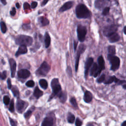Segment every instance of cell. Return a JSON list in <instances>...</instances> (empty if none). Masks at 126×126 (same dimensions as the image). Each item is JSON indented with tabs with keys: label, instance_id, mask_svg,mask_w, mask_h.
I'll use <instances>...</instances> for the list:
<instances>
[{
	"label": "cell",
	"instance_id": "1",
	"mask_svg": "<svg viewBox=\"0 0 126 126\" xmlns=\"http://www.w3.org/2000/svg\"><path fill=\"white\" fill-rule=\"evenodd\" d=\"M76 17L79 19H87L91 17V12L84 4L80 3L75 9Z\"/></svg>",
	"mask_w": 126,
	"mask_h": 126
},
{
	"label": "cell",
	"instance_id": "2",
	"mask_svg": "<svg viewBox=\"0 0 126 126\" xmlns=\"http://www.w3.org/2000/svg\"><path fill=\"white\" fill-rule=\"evenodd\" d=\"M15 42L19 45L31 46L33 42V38L26 35H18L16 37Z\"/></svg>",
	"mask_w": 126,
	"mask_h": 126
},
{
	"label": "cell",
	"instance_id": "3",
	"mask_svg": "<svg viewBox=\"0 0 126 126\" xmlns=\"http://www.w3.org/2000/svg\"><path fill=\"white\" fill-rule=\"evenodd\" d=\"M108 59L109 60L110 63L111 64V69L113 71L117 70L120 66V59L115 55H111L109 54L108 55Z\"/></svg>",
	"mask_w": 126,
	"mask_h": 126
},
{
	"label": "cell",
	"instance_id": "4",
	"mask_svg": "<svg viewBox=\"0 0 126 126\" xmlns=\"http://www.w3.org/2000/svg\"><path fill=\"white\" fill-rule=\"evenodd\" d=\"M77 33L78 40L80 42H83L85 40L87 34V29L86 27L81 25H78L77 28Z\"/></svg>",
	"mask_w": 126,
	"mask_h": 126
},
{
	"label": "cell",
	"instance_id": "5",
	"mask_svg": "<svg viewBox=\"0 0 126 126\" xmlns=\"http://www.w3.org/2000/svg\"><path fill=\"white\" fill-rule=\"evenodd\" d=\"M50 65L46 62H44L36 70V74L40 76H45L48 73L50 70Z\"/></svg>",
	"mask_w": 126,
	"mask_h": 126
},
{
	"label": "cell",
	"instance_id": "6",
	"mask_svg": "<svg viewBox=\"0 0 126 126\" xmlns=\"http://www.w3.org/2000/svg\"><path fill=\"white\" fill-rule=\"evenodd\" d=\"M51 87L53 90V94L51 96V98L53 97L55 95L59 94L61 91V87L59 83L58 79L55 78L51 82Z\"/></svg>",
	"mask_w": 126,
	"mask_h": 126
},
{
	"label": "cell",
	"instance_id": "7",
	"mask_svg": "<svg viewBox=\"0 0 126 126\" xmlns=\"http://www.w3.org/2000/svg\"><path fill=\"white\" fill-rule=\"evenodd\" d=\"M118 26L115 24L110 25L105 27L103 30V34L105 36L108 37L111 34L116 32Z\"/></svg>",
	"mask_w": 126,
	"mask_h": 126
},
{
	"label": "cell",
	"instance_id": "8",
	"mask_svg": "<svg viewBox=\"0 0 126 126\" xmlns=\"http://www.w3.org/2000/svg\"><path fill=\"white\" fill-rule=\"evenodd\" d=\"M86 49V46L84 44H80L79 46L78 50L77 51V56L76 58V62H75V70L76 71H77L78 67V64H79V61L80 59V55L83 53Z\"/></svg>",
	"mask_w": 126,
	"mask_h": 126
},
{
	"label": "cell",
	"instance_id": "9",
	"mask_svg": "<svg viewBox=\"0 0 126 126\" xmlns=\"http://www.w3.org/2000/svg\"><path fill=\"white\" fill-rule=\"evenodd\" d=\"M101 69H100L98 65L94 63L93 64V66H92L90 70V75L94 76V77H97L101 72Z\"/></svg>",
	"mask_w": 126,
	"mask_h": 126
},
{
	"label": "cell",
	"instance_id": "10",
	"mask_svg": "<svg viewBox=\"0 0 126 126\" xmlns=\"http://www.w3.org/2000/svg\"><path fill=\"white\" fill-rule=\"evenodd\" d=\"M27 106L26 102L21 99H17L16 103V108L19 113H22Z\"/></svg>",
	"mask_w": 126,
	"mask_h": 126
},
{
	"label": "cell",
	"instance_id": "11",
	"mask_svg": "<svg viewBox=\"0 0 126 126\" xmlns=\"http://www.w3.org/2000/svg\"><path fill=\"white\" fill-rule=\"evenodd\" d=\"M94 59L92 58H88L86 63H85V76L86 77L88 75L89 70L90 68V67L92 66V64L93 63Z\"/></svg>",
	"mask_w": 126,
	"mask_h": 126
},
{
	"label": "cell",
	"instance_id": "12",
	"mask_svg": "<svg viewBox=\"0 0 126 126\" xmlns=\"http://www.w3.org/2000/svg\"><path fill=\"white\" fill-rule=\"evenodd\" d=\"M9 63L11 70V75L12 77H14L15 74L16 70V63L15 60L13 59H10L9 60Z\"/></svg>",
	"mask_w": 126,
	"mask_h": 126
},
{
	"label": "cell",
	"instance_id": "13",
	"mask_svg": "<svg viewBox=\"0 0 126 126\" xmlns=\"http://www.w3.org/2000/svg\"><path fill=\"white\" fill-rule=\"evenodd\" d=\"M30 75V72L26 69H21L18 71V76L21 78L26 79Z\"/></svg>",
	"mask_w": 126,
	"mask_h": 126
},
{
	"label": "cell",
	"instance_id": "14",
	"mask_svg": "<svg viewBox=\"0 0 126 126\" xmlns=\"http://www.w3.org/2000/svg\"><path fill=\"white\" fill-rule=\"evenodd\" d=\"M73 5V2L72 1H67L63 4V5L59 9V11L61 12H63L70 9Z\"/></svg>",
	"mask_w": 126,
	"mask_h": 126
},
{
	"label": "cell",
	"instance_id": "15",
	"mask_svg": "<svg viewBox=\"0 0 126 126\" xmlns=\"http://www.w3.org/2000/svg\"><path fill=\"white\" fill-rule=\"evenodd\" d=\"M106 0H95L94 1V6L95 8L101 9L106 5Z\"/></svg>",
	"mask_w": 126,
	"mask_h": 126
},
{
	"label": "cell",
	"instance_id": "16",
	"mask_svg": "<svg viewBox=\"0 0 126 126\" xmlns=\"http://www.w3.org/2000/svg\"><path fill=\"white\" fill-rule=\"evenodd\" d=\"M27 51H28V49L26 46L20 45L15 54V56L16 57H18L21 55L25 54L27 53Z\"/></svg>",
	"mask_w": 126,
	"mask_h": 126
},
{
	"label": "cell",
	"instance_id": "17",
	"mask_svg": "<svg viewBox=\"0 0 126 126\" xmlns=\"http://www.w3.org/2000/svg\"><path fill=\"white\" fill-rule=\"evenodd\" d=\"M109 41L111 43H114L116 42L117 41H118V40H119L120 37V35L116 32L111 34V35H110L108 37Z\"/></svg>",
	"mask_w": 126,
	"mask_h": 126
},
{
	"label": "cell",
	"instance_id": "18",
	"mask_svg": "<svg viewBox=\"0 0 126 126\" xmlns=\"http://www.w3.org/2000/svg\"><path fill=\"white\" fill-rule=\"evenodd\" d=\"M83 99H84V100L85 101V102H86L87 103L90 102L92 100V99H93L92 94L89 91H86L84 94Z\"/></svg>",
	"mask_w": 126,
	"mask_h": 126
},
{
	"label": "cell",
	"instance_id": "19",
	"mask_svg": "<svg viewBox=\"0 0 126 126\" xmlns=\"http://www.w3.org/2000/svg\"><path fill=\"white\" fill-rule=\"evenodd\" d=\"M53 119L52 117H46L43 120L42 126H53Z\"/></svg>",
	"mask_w": 126,
	"mask_h": 126
},
{
	"label": "cell",
	"instance_id": "20",
	"mask_svg": "<svg viewBox=\"0 0 126 126\" xmlns=\"http://www.w3.org/2000/svg\"><path fill=\"white\" fill-rule=\"evenodd\" d=\"M38 22L41 26H45L49 24V21L44 17H40L38 18Z\"/></svg>",
	"mask_w": 126,
	"mask_h": 126
},
{
	"label": "cell",
	"instance_id": "21",
	"mask_svg": "<svg viewBox=\"0 0 126 126\" xmlns=\"http://www.w3.org/2000/svg\"><path fill=\"white\" fill-rule=\"evenodd\" d=\"M97 62L98 63V66L101 70H103L105 68V62L103 59V57L102 56H100L97 59Z\"/></svg>",
	"mask_w": 126,
	"mask_h": 126
},
{
	"label": "cell",
	"instance_id": "22",
	"mask_svg": "<svg viewBox=\"0 0 126 126\" xmlns=\"http://www.w3.org/2000/svg\"><path fill=\"white\" fill-rule=\"evenodd\" d=\"M44 41H45V47L48 48L50 46V43H51V38H50V35L49 34V33L48 32L45 33Z\"/></svg>",
	"mask_w": 126,
	"mask_h": 126
},
{
	"label": "cell",
	"instance_id": "23",
	"mask_svg": "<svg viewBox=\"0 0 126 126\" xmlns=\"http://www.w3.org/2000/svg\"><path fill=\"white\" fill-rule=\"evenodd\" d=\"M42 94H43V92L41 90H40L38 87H36L33 92V95L36 98H38L39 97L41 96Z\"/></svg>",
	"mask_w": 126,
	"mask_h": 126
},
{
	"label": "cell",
	"instance_id": "24",
	"mask_svg": "<svg viewBox=\"0 0 126 126\" xmlns=\"http://www.w3.org/2000/svg\"><path fill=\"white\" fill-rule=\"evenodd\" d=\"M39 84L41 87L43 89H46L48 87V83L45 79H41L39 81Z\"/></svg>",
	"mask_w": 126,
	"mask_h": 126
},
{
	"label": "cell",
	"instance_id": "25",
	"mask_svg": "<svg viewBox=\"0 0 126 126\" xmlns=\"http://www.w3.org/2000/svg\"><path fill=\"white\" fill-rule=\"evenodd\" d=\"M108 51L109 55H115L116 53V49L115 46H109L108 48Z\"/></svg>",
	"mask_w": 126,
	"mask_h": 126
},
{
	"label": "cell",
	"instance_id": "26",
	"mask_svg": "<svg viewBox=\"0 0 126 126\" xmlns=\"http://www.w3.org/2000/svg\"><path fill=\"white\" fill-rule=\"evenodd\" d=\"M75 120V116L73 114L71 113H68L67 116V121L68 123L72 124L74 122Z\"/></svg>",
	"mask_w": 126,
	"mask_h": 126
},
{
	"label": "cell",
	"instance_id": "27",
	"mask_svg": "<svg viewBox=\"0 0 126 126\" xmlns=\"http://www.w3.org/2000/svg\"><path fill=\"white\" fill-rule=\"evenodd\" d=\"M0 30H1V32L3 33H5L7 31V28H6V26L4 22L1 21L0 23Z\"/></svg>",
	"mask_w": 126,
	"mask_h": 126
},
{
	"label": "cell",
	"instance_id": "28",
	"mask_svg": "<svg viewBox=\"0 0 126 126\" xmlns=\"http://www.w3.org/2000/svg\"><path fill=\"white\" fill-rule=\"evenodd\" d=\"M59 97H60L61 101H62L63 103H64L66 101V99L67 98L66 94L64 92L61 93L59 95Z\"/></svg>",
	"mask_w": 126,
	"mask_h": 126
},
{
	"label": "cell",
	"instance_id": "29",
	"mask_svg": "<svg viewBox=\"0 0 126 126\" xmlns=\"http://www.w3.org/2000/svg\"><path fill=\"white\" fill-rule=\"evenodd\" d=\"M11 91L15 96H18L19 95V92L18 89L16 87V86L12 87L11 89Z\"/></svg>",
	"mask_w": 126,
	"mask_h": 126
},
{
	"label": "cell",
	"instance_id": "30",
	"mask_svg": "<svg viewBox=\"0 0 126 126\" xmlns=\"http://www.w3.org/2000/svg\"><path fill=\"white\" fill-rule=\"evenodd\" d=\"M114 78H115V76L109 77L107 79H106V80L104 82V83L105 84H111L112 82H114Z\"/></svg>",
	"mask_w": 126,
	"mask_h": 126
},
{
	"label": "cell",
	"instance_id": "31",
	"mask_svg": "<svg viewBox=\"0 0 126 126\" xmlns=\"http://www.w3.org/2000/svg\"><path fill=\"white\" fill-rule=\"evenodd\" d=\"M9 110L11 112H13L14 111V102L13 99H12L11 102H10V106Z\"/></svg>",
	"mask_w": 126,
	"mask_h": 126
},
{
	"label": "cell",
	"instance_id": "32",
	"mask_svg": "<svg viewBox=\"0 0 126 126\" xmlns=\"http://www.w3.org/2000/svg\"><path fill=\"white\" fill-rule=\"evenodd\" d=\"M70 103H71V104L75 108L77 107V102L76 101V99L74 97H72L71 98L70 100Z\"/></svg>",
	"mask_w": 126,
	"mask_h": 126
},
{
	"label": "cell",
	"instance_id": "33",
	"mask_svg": "<svg viewBox=\"0 0 126 126\" xmlns=\"http://www.w3.org/2000/svg\"><path fill=\"white\" fill-rule=\"evenodd\" d=\"M105 74H102L97 79V82L100 83L103 82L104 80H105Z\"/></svg>",
	"mask_w": 126,
	"mask_h": 126
},
{
	"label": "cell",
	"instance_id": "34",
	"mask_svg": "<svg viewBox=\"0 0 126 126\" xmlns=\"http://www.w3.org/2000/svg\"><path fill=\"white\" fill-rule=\"evenodd\" d=\"M26 85L27 86L29 87H32L34 85V82L32 80H29L27 82V83H26Z\"/></svg>",
	"mask_w": 126,
	"mask_h": 126
},
{
	"label": "cell",
	"instance_id": "35",
	"mask_svg": "<svg viewBox=\"0 0 126 126\" xmlns=\"http://www.w3.org/2000/svg\"><path fill=\"white\" fill-rule=\"evenodd\" d=\"M3 100L5 104L8 105L10 102V98L8 96H4L3 98Z\"/></svg>",
	"mask_w": 126,
	"mask_h": 126
},
{
	"label": "cell",
	"instance_id": "36",
	"mask_svg": "<svg viewBox=\"0 0 126 126\" xmlns=\"http://www.w3.org/2000/svg\"><path fill=\"white\" fill-rule=\"evenodd\" d=\"M109 10H110V8L109 7H105L102 11V15H107L109 12Z\"/></svg>",
	"mask_w": 126,
	"mask_h": 126
},
{
	"label": "cell",
	"instance_id": "37",
	"mask_svg": "<svg viewBox=\"0 0 126 126\" xmlns=\"http://www.w3.org/2000/svg\"><path fill=\"white\" fill-rule=\"evenodd\" d=\"M6 77V72L4 71L2 72H0V78L1 79H4Z\"/></svg>",
	"mask_w": 126,
	"mask_h": 126
},
{
	"label": "cell",
	"instance_id": "38",
	"mask_svg": "<svg viewBox=\"0 0 126 126\" xmlns=\"http://www.w3.org/2000/svg\"><path fill=\"white\" fill-rule=\"evenodd\" d=\"M82 125V122L78 118H77L75 121L76 126H81Z\"/></svg>",
	"mask_w": 126,
	"mask_h": 126
},
{
	"label": "cell",
	"instance_id": "39",
	"mask_svg": "<svg viewBox=\"0 0 126 126\" xmlns=\"http://www.w3.org/2000/svg\"><path fill=\"white\" fill-rule=\"evenodd\" d=\"M23 7L25 10L29 9L30 8V5L28 2H25L23 5Z\"/></svg>",
	"mask_w": 126,
	"mask_h": 126
},
{
	"label": "cell",
	"instance_id": "40",
	"mask_svg": "<svg viewBox=\"0 0 126 126\" xmlns=\"http://www.w3.org/2000/svg\"><path fill=\"white\" fill-rule=\"evenodd\" d=\"M9 121H10V123L11 126H17L16 122L14 120L9 118Z\"/></svg>",
	"mask_w": 126,
	"mask_h": 126
},
{
	"label": "cell",
	"instance_id": "41",
	"mask_svg": "<svg viewBox=\"0 0 126 126\" xmlns=\"http://www.w3.org/2000/svg\"><path fill=\"white\" fill-rule=\"evenodd\" d=\"M32 111L31 110H28V111H27V112L25 113V114H24V116L26 118H28V117H29V116L31 115V114H32Z\"/></svg>",
	"mask_w": 126,
	"mask_h": 126
},
{
	"label": "cell",
	"instance_id": "42",
	"mask_svg": "<svg viewBox=\"0 0 126 126\" xmlns=\"http://www.w3.org/2000/svg\"><path fill=\"white\" fill-rule=\"evenodd\" d=\"M16 11L15 8L13 7L12 10L10 11V15L11 16H14L15 15V14H16Z\"/></svg>",
	"mask_w": 126,
	"mask_h": 126
},
{
	"label": "cell",
	"instance_id": "43",
	"mask_svg": "<svg viewBox=\"0 0 126 126\" xmlns=\"http://www.w3.org/2000/svg\"><path fill=\"white\" fill-rule=\"evenodd\" d=\"M37 5V2H36V1H33L32 3V4H31V7L32 8H35Z\"/></svg>",
	"mask_w": 126,
	"mask_h": 126
},
{
	"label": "cell",
	"instance_id": "44",
	"mask_svg": "<svg viewBox=\"0 0 126 126\" xmlns=\"http://www.w3.org/2000/svg\"><path fill=\"white\" fill-rule=\"evenodd\" d=\"M7 82V84H8V89H11L12 85H11V83L10 79H8Z\"/></svg>",
	"mask_w": 126,
	"mask_h": 126
},
{
	"label": "cell",
	"instance_id": "45",
	"mask_svg": "<svg viewBox=\"0 0 126 126\" xmlns=\"http://www.w3.org/2000/svg\"><path fill=\"white\" fill-rule=\"evenodd\" d=\"M49 0H43V1H42V2L41 3V5L42 6H44V5H46V3L48 2V1H49Z\"/></svg>",
	"mask_w": 126,
	"mask_h": 126
},
{
	"label": "cell",
	"instance_id": "46",
	"mask_svg": "<svg viewBox=\"0 0 126 126\" xmlns=\"http://www.w3.org/2000/svg\"><path fill=\"white\" fill-rule=\"evenodd\" d=\"M77 43L76 41H74V50H76V47H77Z\"/></svg>",
	"mask_w": 126,
	"mask_h": 126
},
{
	"label": "cell",
	"instance_id": "47",
	"mask_svg": "<svg viewBox=\"0 0 126 126\" xmlns=\"http://www.w3.org/2000/svg\"><path fill=\"white\" fill-rule=\"evenodd\" d=\"M1 2L3 4V5H6V0H0Z\"/></svg>",
	"mask_w": 126,
	"mask_h": 126
},
{
	"label": "cell",
	"instance_id": "48",
	"mask_svg": "<svg viewBox=\"0 0 126 126\" xmlns=\"http://www.w3.org/2000/svg\"><path fill=\"white\" fill-rule=\"evenodd\" d=\"M121 126H126V121H124L121 125Z\"/></svg>",
	"mask_w": 126,
	"mask_h": 126
},
{
	"label": "cell",
	"instance_id": "49",
	"mask_svg": "<svg viewBox=\"0 0 126 126\" xmlns=\"http://www.w3.org/2000/svg\"><path fill=\"white\" fill-rule=\"evenodd\" d=\"M124 33L126 34V26L124 27Z\"/></svg>",
	"mask_w": 126,
	"mask_h": 126
},
{
	"label": "cell",
	"instance_id": "50",
	"mask_svg": "<svg viewBox=\"0 0 126 126\" xmlns=\"http://www.w3.org/2000/svg\"><path fill=\"white\" fill-rule=\"evenodd\" d=\"M16 7H17V8H20V4H19L18 3H17L16 4Z\"/></svg>",
	"mask_w": 126,
	"mask_h": 126
},
{
	"label": "cell",
	"instance_id": "51",
	"mask_svg": "<svg viewBox=\"0 0 126 126\" xmlns=\"http://www.w3.org/2000/svg\"><path fill=\"white\" fill-rule=\"evenodd\" d=\"M123 88H124V89H126V84H125V85H124L123 86Z\"/></svg>",
	"mask_w": 126,
	"mask_h": 126
},
{
	"label": "cell",
	"instance_id": "52",
	"mask_svg": "<svg viewBox=\"0 0 126 126\" xmlns=\"http://www.w3.org/2000/svg\"><path fill=\"white\" fill-rule=\"evenodd\" d=\"M87 126H94L93 125V124H88Z\"/></svg>",
	"mask_w": 126,
	"mask_h": 126
}]
</instances>
